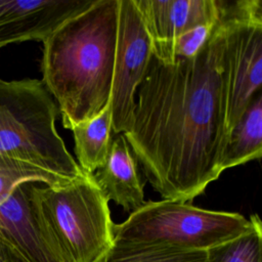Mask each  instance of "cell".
Instances as JSON below:
<instances>
[{
  "label": "cell",
  "instance_id": "5",
  "mask_svg": "<svg viewBox=\"0 0 262 262\" xmlns=\"http://www.w3.org/2000/svg\"><path fill=\"white\" fill-rule=\"evenodd\" d=\"M252 226L239 213L212 211L190 203L148 201L114 224V242L151 245L183 251H208L229 242Z\"/></svg>",
  "mask_w": 262,
  "mask_h": 262
},
{
  "label": "cell",
  "instance_id": "6",
  "mask_svg": "<svg viewBox=\"0 0 262 262\" xmlns=\"http://www.w3.org/2000/svg\"><path fill=\"white\" fill-rule=\"evenodd\" d=\"M228 30L224 85L226 131L242 117L262 85V1H226Z\"/></svg>",
  "mask_w": 262,
  "mask_h": 262
},
{
  "label": "cell",
  "instance_id": "18",
  "mask_svg": "<svg viewBox=\"0 0 262 262\" xmlns=\"http://www.w3.org/2000/svg\"><path fill=\"white\" fill-rule=\"evenodd\" d=\"M0 262H29L15 250L0 242Z\"/></svg>",
  "mask_w": 262,
  "mask_h": 262
},
{
  "label": "cell",
  "instance_id": "17",
  "mask_svg": "<svg viewBox=\"0 0 262 262\" xmlns=\"http://www.w3.org/2000/svg\"><path fill=\"white\" fill-rule=\"evenodd\" d=\"M23 182H41L47 186H60L48 177L38 173L0 169V203L14 189L17 184Z\"/></svg>",
  "mask_w": 262,
  "mask_h": 262
},
{
  "label": "cell",
  "instance_id": "14",
  "mask_svg": "<svg viewBox=\"0 0 262 262\" xmlns=\"http://www.w3.org/2000/svg\"><path fill=\"white\" fill-rule=\"evenodd\" d=\"M96 262H208L207 251L116 243Z\"/></svg>",
  "mask_w": 262,
  "mask_h": 262
},
{
  "label": "cell",
  "instance_id": "3",
  "mask_svg": "<svg viewBox=\"0 0 262 262\" xmlns=\"http://www.w3.org/2000/svg\"><path fill=\"white\" fill-rule=\"evenodd\" d=\"M58 107L42 81L0 79V169L64 185L84 173L56 131Z\"/></svg>",
  "mask_w": 262,
  "mask_h": 262
},
{
  "label": "cell",
  "instance_id": "7",
  "mask_svg": "<svg viewBox=\"0 0 262 262\" xmlns=\"http://www.w3.org/2000/svg\"><path fill=\"white\" fill-rule=\"evenodd\" d=\"M152 42L134 0H119L117 44L111 94L112 129L115 134L130 130L135 92L142 82L150 58Z\"/></svg>",
  "mask_w": 262,
  "mask_h": 262
},
{
  "label": "cell",
  "instance_id": "8",
  "mask_svg": "<svg viewBox=\"0 0 262 262\" xmlns=\"http://www.w3.org/2000/svg\"><path fill=\"white\" fill-rule=\"evenodd\" d=\"M23 182L0 203V242L29 262H63L36 208L32 187Z\"/></svg>",
  "mask_w": 262,
  "mask_h": 262
},
{
  "label": "cell",
  "instance_id": "16",
  "mask_svg": "<svg viewBox=\"0 0 262 262\" xmlns=\"http://www.w3.org/2000/svg\"><path fill=\"white\" fill-rule=\"evenodd\" d=\"M215 24L196 27L169 42L152 43V56L164 63L194 56L210 37Z\"/></svg>",
  "mask_w": 262,
  "mask_h": 262
},
{
  "label": "cell",
  "instance_id": "13",
  "mask_svg": "<svg viewBox=\"0 0 262 262\" xmlns=\"http://www.w3.org/2000/svg\"><path fill=\"white\" fill-rule=\"evenodd\" d=\"M77 164L86 174H93L104 162L112 141V108L108 103L96 117L72 129Z\"/></svg>",
  "mask_w": 262,
  "mask_h": 262
},
{
  "label": "cell",
  "instance_id": "1",
  "mask_svg": "<svg viewBox=\"0 0 262 262\" xmlns=\"http://www.w3.org/2000/svg\"><path fill=\"white\" fill-rule=\"evenodd\" d=\"M225 0L213 31L192 57L151 56L124 133L146 180L163 200L190 203L216 180L227 140L224 85Z\"/></svg>",
  "mask_w": 262,
  "mask_h": 262
},
{
  "label": "cell",
  "instance_id": "2",
  "mask_svg": "<svg viewBox=\"0 0 262 262\" xmlns=\"http://www.w3.org/2000/svg\"><path fill=\"white\" fill-rule=\"evenodd\" d=\"M118 14L119 0H95L42 41V83L67 129L96 117L110 103Z\"/></svg>",
  "mask_w": 262,
  "mask_h": 262
},
{
  "label": "cell",
  "instance_id": "4",
  "mask_svg": "<svg viewBox=\"0 0 262 262\" xmlns=\"http://www.w3.org/2000/svg\"><path fill=\"white\" fill-rule=\"evenodd\" d=\"M40 218L63 262H96L114 245L108 202L92 174L60 186L32 187Z\"/></svg>",
  "mask_w": 262,
  "mask_h": 262
},
{
  "label": "cell",
  "instance_id": "15",
  "mask_svg": "<svg viewBox=\"0 0 262 262\" xmlns=\"http://www.w3.org/2000/svg\"><path fill=\"white\" fill-rule=\"evenodd\" d=\"M251 228L244 234L207 251L208 262H262V224L251 215Z\"/></svg>",
  "mask_w": 262,
  "mask_h": 262
},
{
  "label": "cell",
  "instance_id": "9",
  "mask_svg": "<svg viewBox=\"0 0 262 262\" xmlns=\"http://www.w3.org/2000/svg\"><path fill=\"white\" fill-rule=\"evenodd\" d=\"M95 0H0V48L29 40L43 41Z\"/></svg>",
  "mask_w": 262,
  "mask_h": 262
},
{
  "label": "cell",
  "instance_id": "10",
  "mask_svg": "<svg viewBox=\"0 0 262 262\" xmlns=\"http://www.w3.org/2000/svg\"><path fill=\"white\" fill-rule=\"evenodd\" d=\"M152 43L169 42L185 32L215 24L220 0H134Z\"/></svg>",
  "mask_w": 262,
  "mask_h": 262
},
{
  "label": "cell",
  "instance_id": "12",
  "mask_svg": "<svg viewBox=\"0 0 262 262\" xmlns=\"http://www.w3.org/2000/svg\"><path fill=\"white\" fill-rule=\"evenodd\" d=\"M261 156L262 91H259L228 133L222 156L221 171L252 160H260Z\"/></svg>",
  "mask_w": 262,
  "mask_h": 262
},
{
  "label": "cell",
  "instance_id": "11",
  "mask_svg": "<svg viewBox=\"0 0 262 262\" xmlns=\"http://www.w3.org/2000/svg\"><path fill=\"white\" fill-rule=\"evenodd\" d=\"M92 176L107 202H115L125 212L131 213L145 203L138 162L123 133L112 137L106 158Z\"/></svg>",
  "mask_w": 262,
  "mask_h": 262
}]
</instances>
